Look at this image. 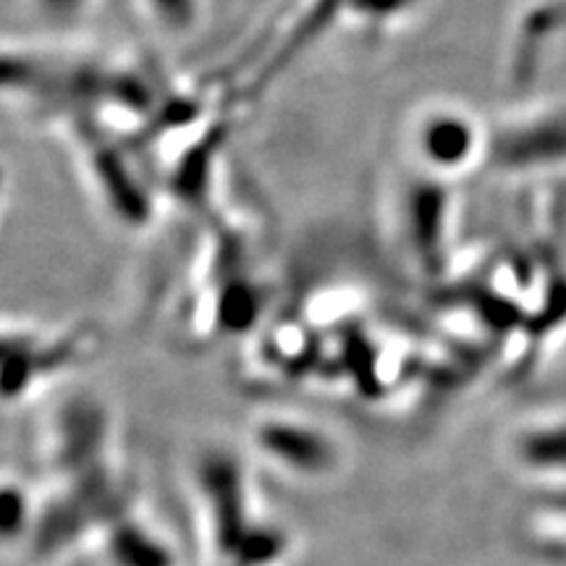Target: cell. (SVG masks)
I'll list each match as a JSON object with an SVG mask.
<instances>
[{"label":"cell","mask_w":566,"mask_h":566,"mask_svg":"<svg viewBox=\"0 0 566 566\" xmlns=\"http://www.w3.org/2000/svg\"><path fill=\"white\" fill-rule=\"evenodd\" d=\"M409 147L422 174L446 181L475 163H485L488 129L462 105H430L417 113L409 129Z\"/></svg>","instance_id":"6da1fadb"},{"label":"cell","mask_w":566,"mask_h":566,"mask_svg":"<svg viewBox=\"0 0 566 566\" xmlns=\"http://www.w3.org/2000/svg\"><path fill=\"white\" fill-rule=\"evenodd\" d=\"M485 163L506 174L543 171L566 163V111H527L501 122L488 132Z\"/></svg>","instance_id":"7a4b0ae2"},{"label":"cell","mask_w":566,"mask_h":566,"mask_svg":"<svg viewBox=\"0 0 566 566\" xmlns=\"http://www.w3.org/2000/svg\"><path fill=\"white\" fill-rule=\"evenodd\" d=\"M76 132H80L82 142H87V168L95 192L103 197V202H108L113 216L134 226L150 221V189L137 181L124 147L92 137L90 132L84 134L80 126H76Z\"/></svg>","instance_id":"3957f363"},{"label":"cell","mask_w":566,"mask_h":566,"mask_svg":"<svg viewBox=\"0 0 566 566\" xmlns=\"http://www.w3.org/2000/svg\"><path fill=\"white\" fill-rule=\"evenodd\" d=\"M30 11L51 30H71L90 17L95 0H27Z\"/></svg>","instance_id":"ba28073f"},{"label":"cell","mask_w":566,"mask_h":566,"mask_svg":"<svg viewBox=\"0 0 566 566\" xmlns=\"http://www.w3.org/2000/svg\"><path fill=\"white\" fill-rule=\"evenodd\" d=\"M422 179L424 187H409L405 229L415 258L424 265H433L446 244V192L443 181L436 176L422 174Z\"/></svg>","instance_id":"5b68a950"},{"label":"cell","mask_w":566,"mask_h":566,"mask_svg":"<svg viewBox=\"0 0 566 566\" xmlns=\"http://www.w3.org/2000/svg\"><path fill=\"white\" fill-rule=\"evenodd\" d=\"M424 0H342V13L349 24L365 32H388L415 19Z\"/></svg>","instance_id":"52a82bcc"},{"label":"cell","mask_w":566,"mask_h":566,"mask_svg":"<svg viewBox=\"0 0 566 566\" xmlns=\"http://www.w3.org/2000/svg\"><path fill=\"white\" fill-rule=\"evenodd\" d=\"M63 346L21 325L0 323V396L11 399L32 384L34 375L48 373L61 357Z\"/></svg>","instance_id":"277c9868"},{"label":"cell","mask_w":566,"mask_h":566,"mask_svg":"<svg viewBox=\"0 0 566 566\" xmlns=\"http://www.w3.org/2000/svg\"><path fill=\"white\" fill-rule=\"evenodd\" d=\"M210 0H137V9L160 38L181 42L200 32Z\"/></svg>","instance_id":"8992f818"},{"label":"cell","mask_w":566,"mask_h":566,"mask_svg":"<svg viewBox=\"0 0 566 566\" xmlns=\"http://www.w3.org/2000/svg\"><path fill=\"white\" fill-rule=\"evenodd\" d=\"M6 197H9V168L0 160V212L6 208Z\"/></svg>","instance_id":"9c48e42d"}]
</instances>
